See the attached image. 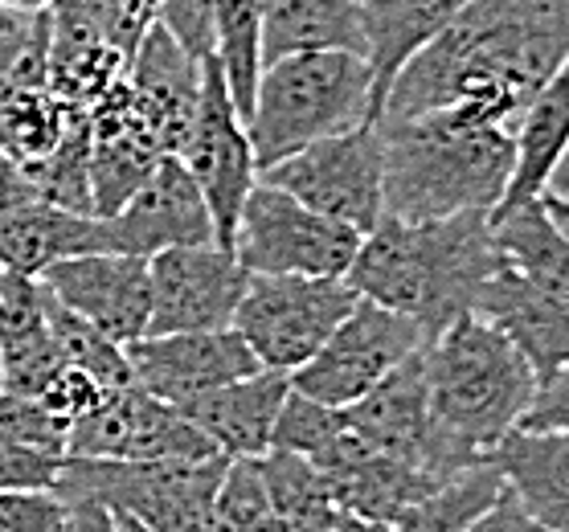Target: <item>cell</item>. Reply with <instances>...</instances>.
I'll list each match as a JSON object with an SVG mask.
<instances>
[{
    "label": "cell",
    "mask_w": 569,
    "mask_h": 532,
    "mask_svg": "<svg viewBox=\"0 0 569 532\" xmlns=\"http://www.w3.org/2000/svg\"><path fill=\"white\" fill-rule=\"evenodd\" d=\"M62 471V459L41 454L26 442L0 434V492H29V488H53Z\"/></svg>",
    "instance_id": "39"
},
{
    "label": "cell",
    "mask_w": 569,
    "mask_h": 532,
    "mask_svg": "<svg viewBox=\"0 0 569 532\" xmlns=\"http://www.w3.org/2000/svg\"><path fill=\"white\" fill-rule=\"evenodd\" d=\"M38 283L116 344H131L148 332V259L78 254L53 262L38 274Z\"/></svg>",
    "instance_id": "16"
},
{
    "label": "cell",
    "mask_w": 569,
    "mask_h": 532,
    "mask_svg": "<svg viewBox=\"0 0 569 532\" xmlns=\"http://www.w3.org/2000/svg\"><path fill=\"white\" fill-rule=\"evenodd\" d=\"M435 422V471L483 463V454L517 430L537 393L532 364L479 315H459L422 349Z\"/></svg>",
    "instance_id": "4"
},
{
    "label": "cell",
    "mask_w": 569,
    "mask_h": 532,
    "mask_svg": "<svg viewBox=\"0 0 569 532\" xmlns=\"http://www.w3.org/2000/svg\"><path fill=\"white\" fill-rule=\"evenodd\" d=\"M17 26H26V21H17V17L0 13V29H17Z\"/></svg>",
    "instance_id": "48"
},
{
    "label": "cell",
    "mask_w": 569,
    "mask_h": 532,
    "mask_svg": "<svg viewBox=\"0 0 569 532\" xmlns=\"http://www.w3.org/2000/svg\"><path fill=\"white\" fill-rule=\"evenodd\" d=\"M103 221L111 254H131V259H152L160 250L213 242V221H209L206 197H201L197 181L177 157L160 160L143 177L140 189Z\"/></svg>",
    "instance_id": "15"
},
{
    "label": "cell",
    "mask_w": 569,
    "mask_h": 532,
    "mask_svg": "<svg viewBox=\"0 0 569 532\" xmlns=\"http://www.w3.org/2000/svg\"><path fill=\"white\" fill-rule=\"evenodd\" d=\"M303 50L365 53L357 0H262V62Z\"/></svg>",
    "instance_id": "28"
},
{
    "label": "cell",
    "mask_w": 569,
    "mask_h": 532,
    "mask_svg": "<svg viewBox=\"0 0 569 532\" xmlns=\"http://www.w3.org/2000/svg\"><path fill=\"white\" fill-rule=\"evenodd\" d=\"M427 344L430 337L415 320L389 312L381 303L357 299L352 312L337 324V332L320 344V352L308 364H299L287 381L311 402L345 410Z\"/></svg>",
    "instance_id": "10"
},
{
    "label": "cell",
    "mask_w": 569,
    "mask_h": 532,
    "mask_svg": "<svg viewBox=\"0 0 569 532\" xmlns=\"http://www.w3.org/2000/svg\"><path fill=\"white\" fill-rule=\"evenodd\" d=\"M213 532H283L259 459H230L213 495Z\"/></svg>",
    "instance_id": "33"
},
{
    "label": "cell",
    "mask_w": 569,
    "mask_h": 532,
    "mask_svg": "<svg viewBox=\"0 0 569 532\" xmlns=\"http://www.w3.org/2000/svg\"><path fill=\"white\" fill-rule=\"evenodd\" d=\"M70 532H119L116 512L99 504H74L70 508Z\"/></svg>",
    "instance_id": "45"
},
{
    "label": "cell",
    "mask_w": 569,
    "mask_h": 532,
    "mask_svg": "<svg viewBox=\"0 0 569 532\" xmlns=\"http://www.w3.org/2000/svg\"><path fill=\"white\" fill-rule=\"evenodd\" d=\"M500 492H505V483H500L492 463L483 459V463H471V468L447 475L435 492L406 508L386 532H467L471 520Z\"/></svg>",
    "instance_id": "30"
},
{
    "label": "cell",
    "mask_w": 569,
    "mask_h": 532,
    "mask_svg": "<svg viewBox=\"0 0 569 532\" xmlns=\"http://www.w3.org/2000/svg\"><path fill=\"white\" fill-rule=\"evenodd\" d=\"M209 26H213V62L221 66L238 116L247 119L262 70V0H213Z\"/></svg>",
    "instance_id": "29"
},
{
    "label": "cell",
    "mask_w": 569,
    "mask_h": 532,
    "mask_svg": "<svg viewBox=\"0 0 569 532\" xmlns=\"http://www.w3.org/2000/svg\"><path fill=\"white\" fill-rule=\"evenodd\" d=\"M82 4L123 58H131L143 33L160 21V0H82Z\"/></svg>",
    "instance_id": "37"
},
{
    "label": "cell",
    "mask_w": 569,
    "mask_h": 532,
    "mask_svg": "<svg viewBox=\"0 0 569 532\" xmlns=\"http://www.w3.org/2000/svg\"><path fill=\"white\" fill-rule=\"evenodd\" d=\"M230 459H62L53 492L66 504H99L148 532H213V495Z\"/></svg>",
    "instance_id": "6"
},
{
    "label": "cell",
    "mask_w": 569,
    "mask_h": 532,
    "mask_svg": "<svg viewBox=\"0 0 569 532\" xmlns=\"http://www.w3.org/2000/svg\"><path fill=\"white\" fill-rule=\"evenodd\" d=\"M471 0H357L365 38V62L373 70L369 123L381 116L389 82L427 41H435Z\"/></svg>",
    "instance_id": "23"
},
{
    "label": "cell",
    "mask_w": 569,
    "mask_h": 532,
    "mask_svg": "<svg viewBox=\"0 0 569 532\" xmlns=\"http://www.w3.org/2000/svg\"><path fill=\"white\" fill-rule=\"evenodd\" d=\"M517 430H532V434L569 430V369L537 381V393H532L529 410L520 414Z\"/></svg>",
    "instance_id": "41"
},
{
    "label": "cell",
    "mask_w": 569,
    "mask_h": 532,
    "mask_svg": "<svg viewBox=\"0 0 569 532\" xmlns=\"http://www.w3.org/2000/svg\"><path fill=\"white\" fill-rule=\"evenodd\" d=\"M131 369V385L152 393L156 402L184 410L201 393L221 390L238 377L259 373L254 352L233 328L218 332H169V337H140L123 344Z\"/></svg>",
    "instance_id": "14"
},
{
    "label": "cell",
    "mask_w": 569,
    "mask_h": 532,
    "mask_svg": "<svg viewBox=\"0 0 569 532\" xmlns=\"http://www.w3.org/2000/svg\"><path fill=\"white\" fill-rule=\"evenodd\" d=\"M41 312H46V328L62 364H74L87 377H94L103 390H123L131 385V369L123 357V344H116L111 337H103L94 324H87L82 315H74L70 308H62L58 299L41 287Z\"/></svg>",
    "instance_id": "32"
},
{
    "label": "cell",
    "mask_w": 569,
    "mask_h": 532,
    "mask_svg": "<svg viewBox=\"0 0 569 532\" xmlns=\"http://www.w3.org/2000/svg\"><path fill=\"white\" fill-rule=\"evenodd\" d=\"M496 468L505 492L549 532H566L569 524V430L532 434L508 430L492 451L483 454Z\"/></svg>",
    "instance_id": "26"
},
{
    "label": "cell",
    "mask_w": 569,
    "mask_h": 532,
    "mask_svg": "<svg viewBox=\"0 0 569 532\" xmlns=\"http://www.w3.org/2000/svg\"><path fill=\"white\" fill-rule=\"evenodd\" d=\"M345 279H303V274H250L233 312V332L247 340L259 369L296 373L357 303Z\"/></svg>",
    "instance_id": "7"
},
{
    "label": "cell",
    "mask_w": 569,
    "mask_h": 532,
    "mask_svg": "<svg viewBox=\"0 0 569 532\" xmlns=\"http://www.w3.org/2000/svg\"><path fill=\"white\" fill-rule=\"evenodd\" d=\"M87 131H91V209L94 218H111L169 152L140 111L136 94L128 91V79L116 82L87 111Z\"/></svg>",
    "instance_id": "18"
},
{
    "label": "cell",
    "mask_w": 569,
    "mask_h": 532,
    "mask_svg": "<svg viewBox=\"0 0 569 532\" xmlns=\"http://www.w3.org/2000/svg\"><path fill=\"white\" fill-rule=\"evenodd\" d=\"M287 390H291L287 373L259 369L221 390L201 393L181 414L206 434V442L221 459H262L271 451L274 418L283 410Z\"/></svg>",
    "instance_id": "22"
},
{
    "label": "cell",
    "mask_w": 569,
    "mask_h": 532,
    "mask_svg": "<svg viewBox=\"0 0 569 532\" xmlns=\"http://www.w3.org/2000/svg\"><path fill=\"white\" fill-rule=\"evenodd\" d=\"M119 520V532H148L143 524H136V520H128V516H116Z\"/></svg>",
    "instance_id": "47"
},
{
    "label": "cell",
    "mask_w": 569,
    "mask_h": 532,
    "mask_svg": "<svg viewBox=\"0 0 569 532\" xmlns=\"http://www.w3.org/2000/svg\"><path fill=\"white\" fill-rule=\"evenodd\" d=\"M0 390H4V361H0Z\"/></svg>",
    "instance_id": "49"
},
{
    "label": "cell",
    "mask_w": 569,
    "mask_h": 532,
    "mask_svg": "<svg viewBox=\"0 0 569 532\" xmlns=\"http://www.w3.org/2000/svg\"><path fill=\"white\" fill-rule=\"evenodd\" d=\"M33 184V197L46 205L70 209V213H94L91 209V131H87V111L70 119L62 140L33 164H21Z\"/></svg>",
    "instance_id": "31"
},
{
    "label": "cell",
    "mask_w": 569,
    "mask_h": 532,
    "mask_svg": "<svg viewBox=\"0 0 569 532\" xmlns=\"http://www.w3.org/2000/svg\"><path fill=\"white\" fill-rule=\"evenodd\" d=\"M569 213H566V193H561V177L549 181L537 201L508 213L488 218V234H492V250L500 259L532 279L537 287L553 291V295H569Z\"/></svg>",
    "instance_id": "25"
},
{
    "label": "cell",
    "mask_w": 569,
    "mask_h": 532,
    "mask_svg": "<svg viewBox=\"0 0 569 532\" xmlns=\"http://www.w3.org/2000/svg\"><path fill=\"white\" fill-rule=\"evenodd\" d=\"M340 418L369 451L415 463V468L439 475L435 471V422H430V390L422 352L401 361L365 398L345 405ZM439 480H447V475H439Z\"/></svg>",
    "instance_id": "19"
},
{
    "label": "cell",
    "mask_w": 569,
    "mask_h": 532,
    "mask_svg": "<svg viewBox=\"0 0 569 532\" xmlns=\"http://www.w3.org/2000/svg\"><path fill=\"white\" fill-rule=\"evenodd\" d=\"M471 315L492 324L532 364L537 381L569 369V295H553L496 254Z\"/></svg>",
    "instance_id": "17"
},
{
    "label": "cell",
    "mask_w": 569,
    "mask_h": 532,
    "mask_svg": "<svg viewBox=\"0 0 569 532\" xmlns=\"http://www.w3.org/2000/svg\"><path fill=\"white\" fill-rule=\"evenodd\" d=\"M128 91L156 128L164 152L177 157L201 99V58L184 50L164 26H152L128 58Z\"/></svg>",
    "instance_id": "21"
},
{
    "label": "cell",
    "mask_w": 569,
    "mask_h": 532,
    "mask_svg": "<svg viewBox=\"0 0 569 532\" xmlns=\"http://www.w3.org/2000/svg\"><path fill=\"white\" fill-rule=\"evenodd\" d=\"M177 160L189 169V177L206 197L213 242L230 250L242 201L259 181V160H254L242 116H238L230 87L221 79V66L213 58L201 62V99H197V116L177 148Z\"/></svg>",
    "instance_id": "11"
},
{
    "label": "cell",
    "mask_w": 569,
    "mask_h": 532,
    "mask_svg": "<svg viewBox=\"0 0 569 532\" xmlns=\"http://www.w3.org/2000/svg\"><path fill=\"white\" fill-rule=\"evenodd\" d=\"M381 131V218L435 221L492 213L512 172V131L463 111L377 119Z\"/></svg>",
    "instance_id": "3"
},
{
    "label": "cell",
    "mask_w": 569,
    "mask_h": 532,
    "mask_svg": "<svg viewBox=\"0 0 569 532\" xmlns=\"http://www.w3.org/2000/svg\"><path fill=\"white\" fill-rule=\"evenodd\" d=\"M58 4V0H0V13L17 17V21H33V17H46Z\"/></svg>",
    "instance_id": "46"
},
{
    "label": "cell",
    "mask_w": 569,
    "mask_h": 532,
    "mask_svg": "<svg viewBox=\"0 0 569 532\" xmlns=\"http://www.w3.org/2000/svg\"><path fill=\"white\" fill-rule=\"evenodd\" d=\"M206 434L152 393L123 385L107 390L103 402L78 418L66 439V459H119V463H160V459H213Z\"/></svg>",
    "instance_id": "13"
},
{
    "label": "cell",
    "mask_w": 569,
    "mask_h": 532,
    "mask_svg": "<svg viewBox=\"0 0 569 532\" xmlns=\"http://www.w3.org/2000/svg\"><path fill=\"white\" fill-rule=\"evenodd\" d=\"M247 279L250 271H242L230 250L213 242L160 250L148 259V332L143 337L230 328Z\"/></svg>",
    "instance_id": "12"
},
{
    "label": "cell",
    "mask_w": 569,
    "mask_h": 532,
    "mask_svg": "<svg viewBox=\"0 0 569 532\" xmlns=\"http://www.w3.org/2000/svg\"><path fill=\"white\" fill-rule=\"evenodd\" d=\"M566 135H569V82H566V70H561L525 107V116L512 128V172H508L505 193H500V201H496V209L488 218L529 205V201H537L549 189V181L561 172Z\"/></svg>",
    "instance_id": "27"
},
{
    "label": "cell",
    "mask_w": 569,
    "mask_h": 532,
    "mask_svg": "<svg viewBox=\"0 0 569 532\" xmlns=\"http://www.w3.org/2000/svg\"><path fill=\"white\" fill-rule=\"evenodd\" d=\"M103 385L94 381V377H87L82 369H74V364H62L58 373L41 385V405L50 410V414H58L62 422H70L74 426L78 418H87L94 410V405L103 402Z\"/></svg>",
    "instance_id": "38"
},
{
    "label": "cell",
    "mask_w": 569,
    "mask_h": 532,
    "mask_svg": "<svg viewBox=\"0 0 569 532\" xmlns=\"http://www.w3.org/2000/svg\"><path fill=\"white\" fill-rule=\"evenodd\" d=\"M209 9H213V0H160V21L156 26H164L184 50L206 62V58H213Z\"/></svg>",
    "instance_id": "40"
},
{
    "label": "cell",
    "mask_w": 569,
    "mask_h": 532,
    "mask_svg": "<svg viewBox=\"0 0 569 532\" xmlns=\"http://www.w3.org/2000/svg\"><path fill=\"white\" fill-rule=\"evenodd\" d=\"M0 287H4V271H0Z\"/></svg>",
    "instance_id": "50"
},
{
    "label": "cell",
    "mask_w": 569,
    "mask_h": 532,
    "mask_svg": "<svg viewBox=\"0 0 569 532\" xmlns=\"http://www.w3.org/2000/svg\"><path fill=\"white\" fill-rule=\"evenodd\" d=\"M0 434H9L13 442H26V446H33L41 454L66 459L70 422L50 414L38 393H0Z\"/></svg>",
    "instance_id": "35"
},
{
    "label": "cell",
    "mask_w": 569,
    "mask_h": 532,
    "mask_svg": "<svg viewBox=\"0 0 569 532\" xmlns=\"http://www.w3.org/2000/svg\"><path fill=\"white\" fill-rule=\"evenodd\" d=\"M78 254H111L103 218L70 213L46 201H29L0 213V271L38 279L53 262Z\"/></svg>",
    "instance_id": "24"
},
{
    "label": "cell",
    "mask_w": 569,
    "mask_h": 532,
    "mask_svg": "<svg viewBox=\"0 0 569 532\" xmlns=\"http://www.w3.org/2000/svg\"><path fill=\"white\" fill-rule=\"evenodd\" d=\"M259 181L365 238L381 221V131L377 123H357L316 140L279 164H267Z\"/></svg>",
    "instance_id": "9"
},
{
    "label": "cell",
    "mask_w": 569,
    "mask_h": 532,
    "mask_svg": "<svg viewBox=\"0 0 569 532\" xmlns=\"http://www.w3.org/2000/svg\"><path fill=\"white\" fill-rule=\"evenodd\" d=\"M46 21V87L66 107L91 111L128 74V58L107 41L82 0H58Z\"/></svg>",
    "instance_id": "20"
},
{
    "label": "cell",
    "mask_w": 569,
    "mask_h": 532,
    "mask_svg": "<svg viewBox=\"0 0 569 532\" xmlns=\"http://www.w3.org/2000/svg\"><path fill=\"white\" fill-rule=\"evenodd\" d=\"M369 91L373 70L365 53L303 50L262 62L250 116L242 119L259 172L308 143L369 123Z\"/></svg>",
    "instance_id": "5"
},
{
    "label": "cell",
    "mask_w": 569,
    "mask_h": 532,
    "mask_svg": "<svg viewBox=\"0 0 569 532\" xmlns=\"http://www.w3.org/2000/svg\"><path fill=\"white\" fill-rule=\"evenodd\" d=\"M0 532H70V504L53 488L0 492Z\"/></svg>",
    "instance_id": "36"
},
{
    "label": "cell",
    "mask_w": 569,
    "mask_h": 532,
    "mask_svg": "<svg viewBox=\"0 0 569 532\" xmlns=\"http://www.w3.org/2000/svg\"><path fill=\"white\" fill-rule=\"evenodd\" d=\"M29 201H38V197H33V184H29L26 169L9 152H0V213L29 205Z\"/></svg>",
    "instance_id": "43"
},
{
    "label": "cell",
    "mask_w": 569,
    "mask_h": 532,
    "mask_svg": "<svg viewBox=\"0 0 569 532\" xmlns=\"http://www.w3.org/2000/svg\"><path fill=\"white\" fill-rule=\"evenodd\" d=\"M467 532H549V529H545V524H537V520H532L529 512L517 504V495L500 492L492 504L471 520V529H467Z\"/></svg>",
    "instance_id": "42"
},
{
    "label": "cell",
    "mask_w": 569,
    "mask_h": 532,
    "mask_svg": "<svg viewBox=\"0 0 569 532\" xmlns=\"http://www.w3.org/2000/svg\"><path fill=\"white\" fill-rule=\"evenodd\" d=\"M33 33H38V17L26 21V26H17V29H0V82L13 74V66L21 62V53L29 50Z\"/></svg>",
    "instance_id": "44"
},
{
    "label": "cell",
    "mask_w": 569,
    "mask_h": 532,
    "mask_svg": "<svg viewBox=\"0 0 569 532\" xmlns=\"http://www.w3.org/2000/svg\"><path fill=\"white\" fill-rule=\"evenodd\" d=\"M566 58L569 0H471L393 74L377 119L455 107L512 131L525 107L566 70Z\"/></svg>",
    "instance_id": "1"
},
{
    "label": "cell",
    "mask_w": 569,
    "mask_h": 532,
    "mask_svg": "<svg viewBox=\"0 0 569 532\" xmlns=\"http://www.w3.org/2000/svg\"><path fill=\"white\" fill-rule=\"evenodd\" d=\"M496 262L488 213H455L435 221L381 218L361 238L345 283L369 303L415 320L430 340L471 315Z\"/></svg>",
    "instance_id": "2"
},
{
    "label": "cell",
    "mask_w": 569,
    "mask_h": 532,
    "mask_svg": "<svg viewBox=\"0 0 569 532\" xmlns=\"http://www.w3.org/2000/svg\"><path fill=\"white\" fill-rule=\"evenodd\" d=\"M361 234L299 205L274 184L254 181L242 201L230 254L250 274H303V279H345Z\"/></svg>",
    "instance_id": "8"
},
{
    "label": "cell",
    "mask_w": 569,
    "mask_h": 532,
    "mask_svg": "<svg viewBox=\"0 0 569 532\" xmlns=\"http://www.w3.org/2000/svg\"><path fill=\"white\" fill-rule=\"evenodd\" d=\"M340 430H345L340 410L311 402V398H303V393H296V390H287L283 410L274 418L271 451L299 454V459L316 463V459L340 439Z\"/></svg>",
    "instance_id": "34"
}]
</instances>
